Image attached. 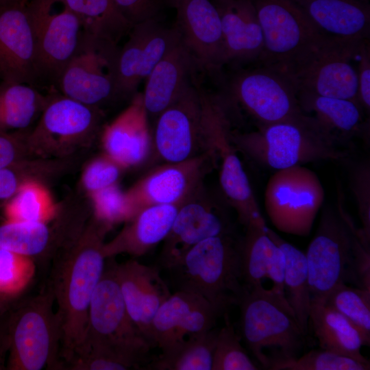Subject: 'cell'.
I'll return each instance as SVG.
<instances>
[{
    "label": "cell",
    "mask_w": 370,
    "mask_h": 370,
    "mask_svg": "<svg viewBox=\"0 0 370 370\" xmlns=\"http://www.w3.org/2000/svg\"><path fill=\"white\" fill-rule=\"evenodd\" d=\"M36 271L34 258L0 247V294L14 299L28 287Z\"/></svg>",
    "instance_id": "cell-40"
},
{
    "label": "cell",
    "mask_w": 370,
    "mask_h": 370,
    "mask_svg": "<svg viewBox=\"0 0 370 370\" xmlns=\"http://www.w3.org/2000/svg\"><path fill=\"white\" fill-rule=\"evenodd\" d=\"M155 119L153 147L164 163L215 151L204 123L199 86L193 82Z\"/></svg>",
    "instance_id": "cell-12"
},
{
    "label": "cell",
    "mask_w": 370,
    "mask_h": 370,
    "mask_svg": "<svg viewBox=\"0 0 370 370\" xmlns=\"http://www.w3.org/2000/svg\"><path fill=\"white\" fill-rule=\"evenodd\" d=\"M123 46L117 49L114 61L116 96L134 94L160 60L180 40L173 25H163L158 18L132 27Z\"/></svg>",
    "instance_id": "cell-15"
},
{
    "label": "cell",
    "mask_w": 370,
    "mask_h": 370,
    "mask_svg": "<svg viewBox=\"0 0 370 370\" xmlns=\"http://www.w3.org/2000/svg\"><path fill=\"white\" fill-rule=\"evenodd\" d=\"M273 243L271 248L267 262V277L269 278L273 283V286L271 289L279 295L285 297V255L280 246L273 240Z\"/></svg>",
    "instance_id": "cell-47"
},
{
    "label": "cell",
    "mask_w": 370,
    "mask_h": 370,
    "mask_svg": "<svg viewBox=\"0 0 370 370\" xmlns=\"http://www.w3.org/2000/svg\"><path fill=\"white\" fill-rule=\"evenodd\" d=\"M358 74V102L367 114L370 109V45L369 39L362 40L356 55Z\"/></svg>",
    "instance_id": "cell-46"
},
{
    "label": "cell",
    "mask_w": 370,
    "mask_h": 370,
    "mask_svg": "<svg viewBox=\"0 0 370 370\" xmlns=\"http://www.w3.org/2000/svg\"><path fill=\"white\" fill-rule=\"evenodd\" d=\"M6 334L8 369H62L60 324L48 285L12 313Z\"/></svg>",
    "instance_id": "cell-5"
},
{
    "label": "cell",
    "mask_w": 370,
    "mask_h": 370,
    "mask_svg": "<svg viewBox=\"0 0 370 370\" xmlns=\"http://www.w3.org/2000/svg\"><path fill=\"white\" fill-rule=\"evenodd\" d=\"M25 180L17 172L16 165L0 169V200L11 198Z\"/></svg>",
    "instance_id": "cell-48"
},
{
    "label": "cell",
    "mask_w": 370,
    "mask_h": 370,
    "mask_svg": "<svg viewBox=\"0 0 370 370\" xmlns=\"http://www.w3.org/2000/svg\"><path fill=\"white\" fill-rule=\"evenodd\" d=\"M77 347L112 352L138 369L148 359L153 346L127 312L115 273V262L106 264L91 298L86 330Z\"/></svg>",
    "instance_id": "cell-7"
},
{
    "label": "cell",
    "mask_w": 370,
    "mask_h": 370,
    "mask_svg": "<svg viewBox=\"0 0 370 370\" xmlns=\"http://www.w3.org/2000/svg\"><path fill=\"white\" fill-rule=\"evenodd\" d=\"M199 67L182 39L160 60L145 79L141 94L148 117H156L175 101L192 82Z\"/></svg>",
    "instance_id": "cell-25"
},
{
    "label": "cell",
    "mask_w": 370,
    "mask_h": 370,
    "mask_svg": "<svg viewBox=\"0 0 370 370\" xmlns=\"http://www.w3.org/2000/svg\"><path fill=\"white\" fill-rule=\"evenodd\" d=\"M36 37L38 80L56 84L84 36L80 21L65 0H27Z\"/></svg>",
    "instance_id": "cell-13"
},
{
    "label": "cell",
    "mask_w": 370,
    "mask_h": 370,
    "mask_svg": "<svg viewBox=\"0 0 370 370\" xmlns=\"http://www.w3.org/2000/svg\"><path fill=\"white\" fill-rule=\"evenodd\" d=\"M148 118L141 94L135 95L127 108L104 128L105 154L123 169L143 163L153 147Z\"/></svg>",
    "instance_id": "cell-24"
},
{
    "label": "cell",
    "mask_w": 370,
    "mask_h": 370,
    "mask_svg": "<svg viewBox=\"0 0 370 370\" xmlns=\"http://www.w3.org/2000/svg\"><path fill=\"white\" fill-rule=\"evenodd\" d=\"M242 336L258 362L297 357L305 334L285 297L262 284L247 288L238 304Z\"/></svg>",
    "instance_id": "cell-4"
},
{
    "label": "cell",
    "mask_w": 370,
    "mask_h": 370,
    "mask_svg": "<svg viewBox=\"0 0 370 370\" xmlns=\"http://www.w3.org/2000/svg\"><path fill=\"white\" fill-rule=\"evenodd\" d=\"M367 243L338 202L326 206L305 254L311 300L322 301L338 284L354 281V262L360 245Z\"/></svg>",
    "instance_id": "cell-6"
},
{
    "label": "cell",
    "mask_w": 370,
    "mask_h": 370,
    "mask_svg": "<svg viewBox=\"0 0 370 370\" xmlns=\"http://www.w3.org/2000/svg\"><path fill=\"white\" fill-rule=\"evenodd\" d=\"M227 234H231L229 220L203 184L180 206L164 240L161 264L168 269L202 241Z\"/></svg>",
    "instance_id": "cell-18"
},
{
    "label": "cell",
    "mask_w": 370,
    "mask_h": 370,
    "mask_svg": "<svg viewBox=\"0 0 370 370\" xmlns=\"http://www.w3.org/2000/svg\"><path fill=\"white\" fill-rule=\"evenodd\" d=\"M221 18L222 66L257 63L262 52V28L251 0H212Z\"/></svg>",
    "instance_id": "cell-23"
},
{
    "label": "cell",
    "mask_w": 370,
    "mask_h": 370,
    "mask_svg": "<svg viewBox=\"0 0 370 370\" xmlns=\"http://www.w3.org/2000/svg\"><path fill=\"white\" fill-rule=\"evenodd\" d=\"M47 99L33 85L1 81L0 133L26 130L42 112Z\"/></svg>",
    "instance_id": "cell-32"
},
{
    "label": "cell",
    "mask_w": 370,
    "mask_h": 370,
    "mask_svg": "<svg viewBox=\"0 0 370 370\" xmlns=\"http://www.w3.org/2000/svg\"><path fill=\"white\" fill-rule=\"evenodd\" d=\"M8 339L7 334L5 332H0V369L4 368V354L8 350Z\"/></svg>",
    "instance_id": "cell-49"
},
{
    "label": "cell",
    "mask_w": 370,
    "mask_h": 370,
    "mask_svg": "<svg viewBox=\"0 0 370 370\" xmlns=\"http://www.w3.org/2000/svg\"><path fill=\"white\" fill-rule=\"evenodd\" d=\"M324 199L325 190L317 173L297 165L278 170L269 177L264 204L270 221L278 231L307 236Z\"/></svg>",
    "instance_id": "cell-9"
},
{
    "label": "cell",
    "mask_w": 370,
    "mask_h": 370,
    "mask_svg": "<svg viewBox=\"0 0 370 370\" xmlns=\"http://www.w3.org/2000/svg\"><path fill=\"white\" fill-rule=\"evenodd\" d=\"M369 361L326 349H313L300 357L272 358L268 369L273 370H367Z\"/></svg>",
    "instance_id": "cell-39"
},
{
    "label": "cell",
    "mask_w": 370,
    "mask_h": 370,
    "mask_svg": "<svg viewBox=\"0 0 370 370\" xmlns=\"http://www.w3.org/2000/svg\"><path fill=\"white\" fill-rule=\"evenodd\" d=\"M13 299L0 294V315L7 310L10 301Z\"/></svg>",
    "instance_id": "cell-50"
},
{
    "label": "cell",
    "mask_w": 370,
    "mask_h": 370,
    "mask_svg": "<svg viewBox=\"0 0 370 370\" xmlns=\"http://www.w3.org/2000/svg\"><path fill=\"white\" fill-rule=\"evenodd\" d=\"M1 1V0H0Z\"/></svg>",
    "instance_id": "cell-51"
},
{
    "label": "cell",
    "mask_w": 370,
    "mask_h": 370,
    "mask_svg": "<svg viewBox=\"0 0 370 370\" xmlns=\"http://www.w3.org/2000/svg\"><path fill=\"white\" fill-rule=\"evenodd\" d=\"M0 78L33 86L38 80L36 42L27 0L0 1Z\"/></svg>",
    "instance_id": "cell-19"
},
{
    "label": "cell",
    "mask_w": 370,
    "mask_h": 370,
    "mask_svg": "<svg viewBox=\"0 0 370 370\" xmlns=\"http://www.w3.org/2000/svg\"><path fill=\"white\" fill-rule=\"evenodd\" d=\"M218 330L188 338L148 365L156 370H212Z\"/></svg>",
    "instance_id": "cell-34"
},
{
    "label": "cell",
    "mask_w": 370,
    "mask_h": 370,
    "mask_svg": "<svg viewBox=\"0 0 370 370\" xmlns=\"http://www.w3.org/2000/svg\"><path fill=\"white\" fill-rule=\"evenodd\" d=\"M350 186L357 205L365 239L370 243V166L367 161L357 163L350 173Z\"/></svg>",
    "instance_id": "cell-43"
},
{
    "label": "cell",
    "mask_w": 370,
    "mask_h": 370,
    "mask_svg": "<svg viewBox=\"0 0 370 370\" xmlns=\"http://www.w3.org/2000/svg\"><path fill=\"white\" fill-rule=\"evenodd\" d=\"M321 302L354 324L370 340V291L341 283Z\"/></svg>",
    "instance_id": "cell-38"
},
{
    "label": "cell",
    "mask_w": 370,
    "mask_h": 370,
    "mask_svg": "<svg viewBox=\"0 0 370 370\" xmlns=\"http://www.w3.org/2000/svg\"><path fill=\"white\" fill-rule=\"evenodd\" d=\"M222 313L201 296L177 290L161 305L153 319V345L167 352L190 337L213 329Z\"/></svg>",
    "instance_id": "cell-20"
},
{
    "label": "cell",
    "mask_w": 370,
    "mask_h": 370,
    "mask_svg": "<svg viewBox=\"0 0 370 370\" xmlns=\"http://www.w3.org/2000/svg\"><path fill=\"white\" fill-rule=\"evenodd\" d=\"M239 242L242 278L247 288L262 284L267 278V266L273 243L265 225L249 224Z\"/></svg>",
    "instance_id": "cell-37"
},
{
    "label": "cell",
    "mask_w": 370,
    "mask_h": 370,
    "mask_svg": "<svg viewBox=\"0 0 370 370\" xmlns=\"http://www.w3.org/2000/svg\"><path fill=\"white\" fill-rule=\"evenodd\" d=\"M123 168L106 154L91 161L82 175V184L90 194L117 184Z\"/></svg>",
    "instance_id": "cell-44"
},
{
    "label": "cell",
    "mask_w": 370,
    "mask_h": 370,
    "mask_svg": "<svg viewBox=\"0 0 370 370\" xmlns=\"http://www.w3.org/2000/svg\"><path fill=\"white\" fill-rule=\"evenodd\" d=\"M166 269L177 290L199 295L223 312L238 305L246 290L239 242L231 234L202 241Z\"/></svg>",
    "instance_id": "cell-3"
},
{
    "label": "cell",
    "mask_w": 370,
    "mask_h": 370,
    "mask_svg": "<svg viewBox=\"0 0 370 370\" xmlns=\"http://www.w3.org/2000/svg\"><path fill=\"white\" fill-rule=\"evenodd\" d=\"M7 221L48 223L57 213L49 190L35 180L25 179L3 209Z\"/></svg>",
    "instance_id": "cell-35"
},
{
    "label": "cell",
    "mask_w": 370,
    "mask_h": 370,
    "mask_svg": "<svg viewBox=\"0 0 370 370\" xmlns=\"http://www.w3.org/2000/svg\"><path fill=\"white\" fill-rule=\"evenodd\" d=\"M362 41L325 36L295 63L287 76L297 92L358 102V74L353 62Z\"/></svg>",
    "instance_id": "cell-8"
},
{
    "label": "cell",
    "mask_w": 370,
    "mask_h": 370,
    "mask_svg": "<svg viewBox=\"0 0 370 370\" xmlns=\"http://www.w3.org/2000/svg\"><path fill=\"white\" fill-rule=\"evenodd\" d=\"M267 232L282 249L285 255V297L292 308L300 328L306 335L309 326L311 295L305 253L281 238L271 230L267 228Z\"/></svg>",
    "instance_id": "cell-33"
},
{
    "label": "cell",
    "mask_w": 370,
    "mask_h": 370,
    "mask_svg": "<svg viewBox=\"0 0 370 370\" xmlns=\"http://www.w3.org/2000/svg\"><path fill=\"white\" fill-rule=\"evenodd\" d=\"M230 138L237 151L259 165L276 171L346 156L337 146L338 140L304 112L258 127L257 130L231 131Z\"/></svg>",
    "instance_id": "cell-2"
},
{
    "label": "cell",
    "mask_w": 370,
    "mask_h": 370,
    "mask_svg": "<svg viewBox=\"0 0 370 370\" xmlns=\"http://www.w3.org/2000/svg\"><path fill=\"white\" fill-rule=\"evenodd\" d=\"M314 336L321 349L361 361H369L360 353L370 340L350 321L321 301L311 300L309 314Z\"/></svg>",
    "instance_id": "cell-29"
},
{
    "label": "cell",
    "mask_w": 370,
    "mask_h": 370,
    "mask_svg": "<svg viewBox=\"0 0 370 370\" xmlns=\"http://www.w3.org/2000/svg\"><path fill=\"white\" fill-rule=\"evenodd\" d=\"M78 17L84 35L117 46L132 25L122 16L114 0H65Z\"/></svg>",
    "instance_id": "cell-31"
},
{
    "label": "cell",
    "mask_w": 370,
    "mask_h": 370,
    "mask_svg": "<svg viewBox=\"0 0 370 370\" xmlns=\"http://www.w3.org/2000/svg\"><path fill=\"white\" fill-rule=\"evenodd\" d=\"M117 49L84 34L79 49L56 82L61 93L95 107L116 96L114 61Z\"/></svg>",
    "instance_id": "cell-17"
},
{
    "label": "cell",
    "mask_w": 370,
    "mask_h": 370,
    "mask_svg": "<svg viewBox=\"0 0 370 370\" xmlns=\"http://www.w3.org/2000/svg\"><path fill=\"white\" fill-rule=\"evenodd\" d=\"M302 111L312 116L337 140L362 130L363 110L357 101L350 99L298 92Z\"/></svg>",
    "instance_id": "cell-30"
},
{
    "label": "cell",
    "mask_w": 370,
    "mask_h": 370,
    "mask_svg": "<svg viewBox=\"0 0 370 370\" xmlns=\"http://www.w3.org/2000/svg\"><path fill=\"white\" fill-rule=\"evenodd\" d=\"M239 71L229 84V94L258 127L282 121L304 112L298 92L282 72L258 64Z\"/></svg>",
    "instance_id": "cell-14"
},
{
    "label": "cell",
    "mask_w": 370,
    "mask_h": 370,
    "mask_svg": "<svg viewBox=\"0 0 370 370\" xmlns=\"http://www.w3.org/2000/svg\"><path fill=\"white\" fill-rule=\"evenodd\" d=\"M199 90L205 125L218 158L221 190L243 225H264L248 177L230 138L226 106L221 97L200 87Z\"/></svg>",
    "instance_id": "cell-11"
},
{
    "label": "cell",
    "mask_w": 370,
    "mask_h": 370,
    "mask_svg": "<svg viewBox=\"0 0 370 370\" xmlns=\"http://www.w3.org/2000/svg\"><path fill=\"white\" fill-rule=\"evenodd\" d=\"M115 273L130 318L154 347L152 321L161 305L171 295L167 284L158 268L135 259L115 262Z\"/></svg>",
    "instance_id": "cell-22"
},
{
    "label": "cell",
    "mask_w": 370,
    "mask_h": 370,
    "mask_svg": "<svg viewBox=\"0 0 370 370\" xmlns=\"http://www.w3.org/2000/svg\"><path fill=\"white\" fill-rule=\"evenodd\" d=\"M90 196L95 221L107 230L134 217L126 193L117 184L94 192Z\"/></svg>",
    "instance_id": "cell-42"
},
{
    "label": "cell",
    "mask_w": 370,
    "mask_h": 370,
    "mask_svg": "<svg viewBox=\"0 0 370 370\" xmlns=\"http://www.w3.org/2000/svg\"><path fill=\"white\" fill-rule=\"evenodd\" d=\"M53 240L46 223L6 221L0 225V247L34 260L49 252Z\"/></svg>",
    "instance_id": "cell-36"
},
{
    "label": "cell",
    "mask_w": 370,
    "mask_h": 370,
    "mask_svg": "<svg viewBox=\"0 0 370 370\" xmlns=\"http://www.w3.org/2000/svg\"><path fill=\"white\" fill-rule=\"evenodd\" d=\"M98 121L99 114L95 106L62 94L48 98L38 124L28 139L32 143L77 141L90 135Z\"/></svg>",
    "instance_id": "cell-27"
},
{
    "label": "cell",
    "mask_w": 370,
    "mask_h": 370,
    "mask_svg": "<svg viewBox=\"0 0 370 370\" xmlns=\"http://www.w3.org/2000/svg\"><path fill=\"white\" fill-rule=\"evenodd\" d=\"M122 16L133 26L158 18L165 9L173 8L175 0H114Z\"/></svg>",
    "instance_id": "cell-45"
},
{
    "label": "cell",
    "mask_w": 370,
    "mask_h": 370,
    "mask_svg": "<svg viewBox=\"0 0 370 370\" xmlns=\"http://www.w3.org/2000/svg\"><path fill=\"white\" fill-rule=\"evenodd\" d=\"M291 1L325 36L357 41L369 39L370 6L367 0Z\"/></svg>",
    "instance_id": "cell-26"
},
{
    "label": "cell",
    "mask_w": 370,
    "mask_h": 370,
    "mask_svg": "<svg viewBox=\"0 0 370 370\" xmlns=\"http://www.w3.org/2000/svg\"><path fill=\"white\" fill-rule=\"evenodd\" d=\"M180 204L156 205L140 210L125 222L120 232L103 245L106 259L125 254L139 257L162 241L169 234Z\"/></svg>",
    "instance_id": "cell-28"
},
{
    "label": "cell",
    "mask_w": 370,
    "mask_h": 370,
    "mask_svg": "<svg viewBox=\"0 0 370 370\" xmlns=\"http://www.w3.org/2000/svg\"><path fill=\"white\" fill-rule=\"evenodd\" d=\"M174 26L200 68L222 66V31L219 12L212 0H175Z\"/></svg>",
    "instance_id": "cell-21"
},
{
    "label": "cell",
    "mask_w": 370,
    "mask_h": 370,
    "mask_svg": "<svg viewBox=\"0 0 370 370\" xmlns=\"http://www.w3.org/2000/svg\"><path fill=\"white\" fill-rule=\"evenodd\" d=\"M263 34L257 63L288 75L295 63L325 36L291 0H251Z\"/></svg>",
    "instance_id": "cell-10"
},
{
    "label": "cell",
    "mask_w": 370,
    "mask_h": 370,
    "mask_svg": "<svg viewBox=\"0 0 370 370\" xmlns=\"http://www.w3.org/2000/svg\"><path fill=\"white\" fill-rule=\"evenodd\" d=\"M106 232L95 222L55 257L48 286L60 324L63 366L86 330L91 298L106 267Z\"/></svg>",
    "instance_id": "cell-1"
},
{
    "label": "cell",
    "mask_w": 370,
    "mask_h": 370,
    "mask_svg": "<svg viewBox=\"0 0 370 370\" xmlns=\"http://www.w3.org/2000/svg\"><path fill=\"white\" fill-rule=\"evenodd\" d=\"M225 318V325L218 330L212 370L259 369L242 346L227 314Z\"/></svg>",
    "instance_id": "cell-41"
},
{
    "label": "cell",
    "mask_w": 370,
    "mask_h": 370,
    "mask_svg": "<svg viewBox=\"0 0 370 370\" xmlns=\"http://www.w3.org/2000/svg\"><path fill=\"white\" fill-rule=\"evenodd\" d=\"M217 164L216 152L210 151L153 169L125 192L134 216L151 206L182 203L203 185Z\"/></svg>",
    "instance_id": "cell-16"
}]
</instances>
